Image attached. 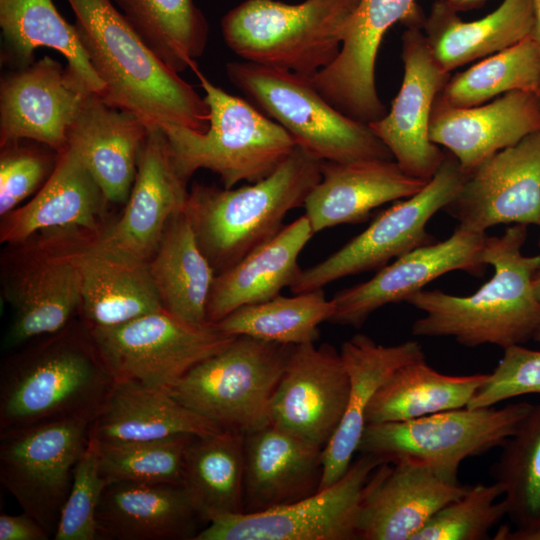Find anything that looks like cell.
Returning <instances> with one entry per match:
<instances>
[{
	"label": "cell",
	"mask_w": 540,
	"mask_h": 540,
	"mask_svg": "<svg viewBox=\"0 0 540 540\" xmlns=\"http://www.w3.org/2000/svg\"><path fill=\"white\" fill-rule=\"evenodd\" d=\"M486 233L458 225L447 239L411 250L380 268L368 281L337 292L332 298L331 323L360 328L379 308L423 290L433 280L452 271L479 275L486 266Z\"/></svg>",
	"instance_id": "cell-18"
},
{
	"label": "cell",
	"mask_w": 540,
	"mask_h": 540,
	"mask_svg": "<svg viewBox=\"0 0 540 540\" xmlns=\"http://www.w3.org/2000/svg\"><path fill=\"white\" fill-rule=\"evenodd\" d=\"M538 227H539V229H540V223H539ZM538 246H539V248H540V234H539Z\"/></svg>",
	"instance_id": "cell-52"
},
{
	"label": "cell",
	"mask_w": 540,
	"mask_h": 540,
	"mask_svg": "<svg viewBox=\"0 0 540 540\" xmlns=\"http://www.w3.org/2000/svg\"><path fill=\"white\" fill-rule=\"evenodd\" d=\"M191 69L205 92L209 126L204 132L161 126L179 174L189 181L195 171L207 169L224 188L271 175L297 146L292 136L248 101L214 85L197 63Z\"/></svg>",
	"instance_id": "cell-5"
},
{
	"label": "cell",
	"mask_w": 540,
	"mask_h": 540,
	"mask_svg": "<svg viewBox=\"0 0 540 540\" xmlns=\"http://www.w3.org/2000/svg\"><path fill=\"white\" fill-rule=\"evenodd\" d=\"M292 347L236 336L167 392L223 430L253 432L271 424V401Z\"/></svg>",
	"instance_id": "cell-8"
},
{
	"label": "cell",
	"mask_w": 540,
	"mask_h": 540,
	"mask_svg": "<svg viewBox=\"0 0 540 540\" xmlns=\"http://www.w3.org/2000/svg\"><path fill=\"white\" fill-rule=\"evenodd\" d=\"M144 44L181 73L206 48L209 27L193 0H113Z\"/></svg>",
	"instance_id": "cell-38"
},
{
	"label": "cell",
	"mask_w": 540,
	"mask_h": 540,
	"mask_svg": "<svg viewBox=\"0 0 540 540\" xmlns=\"http://www.w3.org/2000/svg\"><path fill=\"white\" fill-rule=\"evenodd\" d=\"M340 354L349 377V396L342 421L323 449L320 490L337 482L349 469L366 427L367 408L376 392L400 367L426 359L417 341L385 346L361 333L346 340Z\"/></svg>",
	"instance_id": "cell-29"
},
{
	"label": "cell",
	"mask_w": 540,
	"mask_h": 540,
	"mask_svg": "<svg viewBox=\"0 0 540 540\" xmlns=\"http://www.w3.org/2000/svg\"><path fill=\"white\" fill-rule=\"evenodd\" d=\"M334 309L333 300L320 288L242 306L215 325L228 335L295 346L315 343L319 325L331 319Z\"/></svg>",
	"instance_id": "cell-39"
},
{
	"label": "cell",
	"mask_w": 540,
	"mask_h": 540,
	"mask_svg": "<svg viewBox=\"0 0 540 540\" xmlns=\"http://www.w3.org/2000/svg\"><path fill=\"white\" fill-rule=\"evenodd\" d=\"M81 44L111 106L131 112L149 127L166 124L204 132L209 109L179 73L144 44L111 0H67Z\"/></svg>",
	"instance_id": "cell-2"
},
{
	"label": "cell",
	"mask_w": 540,
	"mask_h": 540,
	"mask_svg": "<svg viewBox=\"0 0 540 540\" xmlns=\"http://www.w3.org/2000/svg\"><path fill=\"white\" fill-rule=\"evenodd\" d=\"M221 430L167 391L148 388L134 381L115 380L101 410L91 422L90 439L100 442L152 441Z\"/></svg>",
	"instance_id": "cell-33"
},
{
	"label": "cell",
	"mask_w": 540,
	"mask_h": 540,
	"mask_svg": "<svg viewBox=\"0 0 540 540\" xmlns=\"http://www.w3.org/2000/svg\"><path fill=\"white\" fill-rule=\"evenodd\" d=\"M0 27L1 62L12 70L29 66L35 61L34 51L47 47L63 55L67 70L88 91L104 92L75 25L62 17L52 0H0Z\"/></svg>",
	"instance_id": "cell-34"
},
{
	"label": "cell",
	"mask_w": 540,
	"mask_h": 540,
	"mask_svg": "<svg viewBox=\"0 0 540 540\" xmlns=\"http://www.w3.org/2000/svg\"><path fill=\"white\" fill-rule=\"evenodd\" d=\"M401 58L400 90L389 112L369 126L405 173L429 181L446 156L430 140L429 124L434 101L450 73L438 65L419 27L403 32Z\"/></svg>",
	"instance_id": "cell-16"
},
{
	"label": "cell",
	"mask_w": 540,
	"mask_h": 540,
	"mask_svg": "<svg viewBox=\"0 0 540 540\" xmlns=\"http://www.w3.org/2000/svg\"><path fill=\"white\" fill-rule=\"evenodd\" d=\"M527 226L514 224L487 236L483 260L493 275L475 293L456 296L421 290L406 302L424 312L412 324L419 337H448L466 347L495 345L503 350L533 339L540 325V302L533 278L539 255H524Z\"/></svg>",
	"instance_id": "cell-1"
},
{
	"label": "cell",
	"mask_w": 540,
	"mask_h": 540,
	"mask_svg": "<svg viewBox=\"0 0 540 540\" xmlns=\"http://www.w3.org/2000/svg\"><path fill=\"white\" fill-rule=\"evenodd\" d=\"M540 394V351L514 345L504 353L467 407L481 408L523 395Z\"/></svg>",
	"instance_id": "cell-46"
},
{
	"label": "cell",
	"mask_w": 540,
	"mask_h": 540,
	"mask_svg": "<svg viewBox=\"0 0 540 540\" xmlns=\"http://www.w3.org/2000/svg\"><path fill=\"white\" fill-rule=\"evenodd\" d=\"M5 144L0 153V215L5 216L40 190L55 169L58 153L47 148Z\"/></svg>",
	"instance_id": "cell-45"
},
{
	"label": "cell",
	"mask_w": 540,
	"mask_h": 540,
	"mask_svg": "<svg viewBox=\"0 0 540 540\" xmlns=\"http://www.w3.org/2000/svg\"><path fill=\"white\" fill-rule=\"evenodd\" d=\"M469 486L408 462L379 465L368 481L358 519V539L413 540L444 506Z\"/></svg>",
	"instance_id": "cell-22"
},
{
	"label": "cell",
	"mask_w": 540,
	"mask_h": 540,
	"mask_svg": "<svg viewBox=\"0 0 540 540\" xmlns=\"http://www.w3.org/2000/svg\"><path fill=\"white\" fill-rule=\"evenodd\" d=\"M148 132L141 118L90 92L67 131V146L77 152L110 203H125Z\"/></svg>",
	"instance_id": "cell-26"
},
{
	"label": "cell",
	"mask_w": 540,
	"mask_h": 540,
	"mask_svg": "<svg viewBox=\"0 0 540 540\" xmlns=\"http://www.w3.org/2000/svg\"><path fill=\"white\" fill-rule=\"evenodd\" d=\"M202 522L181 484L109 483L96 512L100 539L195 540Z\"/></svg>",
	"instance_id": "cell-30"
},
{
	"label": "cell",
	"mask_w": 540,
	"mask_h": 540,
	"mask_svg": "<svg viewBox=\"0 0 540 540\" xmlns=\"http://www.w3.org/2000/svg\"><path fill=\"white\" fill-rule=\"evenodd\" d=\"M512 91L540 95V47L533 35L450 76L434 103L468 108Z\"/></svg>",
	"instance_id": "cell-40"
},
{
	"label": "cell",
	"mask_w": 540,
	"mask_h": 540,
	"mask_svg": "<svg viewBox=\"0 0 540 540\" xmlns=\"http://www.w3.org/2000/svg\"><path fill=\"white\" fill-rule=\"evenodd\" d=\"M303 215L236 264L216 274L207 305V322L216 324L234 310L272 299L290 287L302 269L298 258L314 235Z\"/></svg>",
	"instance_id": "cell-31"
},
{
	"label": "cell",
	"mask_w": 540,
	"mask_h": 540,
	"mask_svg": "<svg viewBox=\"0 0 540 540\" xmlns=\"http://www.w3.org/2000/svg\"><path fill=\"white\" fill-rule=\"evenodd\" d=\"M49 533L29 514L0 515V540H48Z\"/></svg>",
	"instance_id": "cell-47"
},
{
	"label": "cell",
	"mask_w": 540,
	"mask_h": 540,
	"mask_svg": "<svg viewBox=\"0 0 540 540\" xmlns=\"http://www.w3.org/2000/svg\"><path fill=\"white\" fill-rule=\"evenodd\" d=\"M109 203L77 152L67 146L34 198L2 217L0 241L17 244L48 230L99 234Z\"/></svg>",
	"instance_id": "cell-27"
},
{
	"label": "cell",
	"mask_w": 540,
	"mask_h": 540,
	"mask_svg": "<svg viewBox=\"0 0 540 540\" xmlns=\"http://www.w3.org/2000/svg\"><path fill=\"white\" fill-rule=\"evenodd\" d=\"M425 18L417 0H360L338 56L311 83L346 116L368 125L380 120L387 114L375 81L382 39L397 22L422 28Z\"/></svg>",
	"instance_id": "cell-15"
},
{
	"label": "cell",
	"mask_w": 540,
	"mask_h": 540,
	"mask_svg": "<svg viewBox=\"0 0 540 540\" xmlns=\"http://www.w3.org/2000/svg\"><path fill=\"white\" fill-rule=\"evenodd\" d=\"M487 0H444L446 5L456 13L480 8Z\"/></svg>",
	"instance_id": "cell-49"
},
{
	"label": "cell",
	"mask_w": 540,
	"mask_h": 540,
	"mask_svg": "<svg viewBox=\"0 0 540 540\" xmlns=\"http://www.w3.org/2000/svg\"><path fill=\"white\" fill-rule=\"evenodd\" d=\"M540 131V99L512 91L468 108L433 104L430 140L449 150L465 176L485 160Z\"/></svg>",
	"instance_id": "cell-23"
},
{
	"label": "cell",
	"mask_w": 540,
	"mask_h": 540,
	"mask_svg": "<svg viewBox=\"0 0 540 540\" xmlns=\"http://www.w3.org/2000/svg\"><path fill=\"white\" fill-rule=\"evenodd\" d=\"M495 539L501 540H540V527L531 530H511L507 526L501 527Z\"/></svg>",
	"instance_id": "cell-48"
},
{
	"label": "cell",
	"mask_w": 540,
	"mask_h": 540,
	"mask_svg": "<svg viewBox=\"0 0 540 540\" xmlns=\"http://www.w3.org/2000/svg\"><path fill=\"white\" fill-rule=\"evenodd\" d=\"M177 171L161 126H150L137 163V173L123 214L99 234L96 245L148 262L168 221L184 212L189 191Z\"/></svg>",
	"instance_id": "cell-20"
},
{
	"label": "cell",
	"mask_w": 540,
	"mask_h": 540,
	"mask_svg": "<svg viewBox=\"0 0 540 540\" xmlns=\"http://www.w3.org/2000/svg\"><path fill=\"white\" fill-rule=\"evenodd\" d=\"M89 329L115 380L163 391L236 337L215 324H188L164 309L120 325Z\"/></svg>",
	"instance_id": "cell-12"
},
{
	"label": "cell",
	"mask_w": 540,
	"mask_h": 540,
	"mask_svg": "<svg viewBox=\"0 0 540 540\" xmlns=\"http://www.w3.org/2000/svg\"><path fill=\"white\" fill-rule=\"evenodd\" d=\"M88 93L67 68L49 56L2 75L0 146L29 140L62 153L67 131Z\"/></svg>",
	"instance_id": "cell-21"
},
{
	"label": "cell",
	"mask_w": 540,
	"mask_h": 540,
	"mask_svg": "<svg viewBox=\"0 0 540 540\" xmlns=\"http://www.w3.org/2000/svg\"><path fill=\"white\" fill-rule=\"evenodd\" d=\"M528 402L463 407L413 420L366 425L357 453L383 463L408 462L458 481L461 463L502 445L532 409Z\"/></svg>",
	"instance_id": "cell-9"
},
{
	"label": "cell",
	"mask_w": 540,
	"mask_h": 540,
	"mask_svg": "<svg viewBox=\"0 0 540 540\" xmlns=\"http://www.w3.org/2000/svg\"><path fill=\"white\" fill-rule=\"evenodd\" d=\"M349 377L332 345L292 347L270 406L272 425L325 448L344 416Z\"/></svg>",
	"instance_id": "cell-17"
},
{
	"label": "cell",
	"mask_w": 540,
	"mask_h": 540,
	"mask_svg": "<svg viewBox=\"0 0 540 540\" xmlns=\"http://www.w3.org/2000/svg\"><path fill=\"white\" fill-rule=\"evenodd\" d=\"M501 486L477 483L464 495L440 509L413 540H483L507 515V504L497 499Z\"/></svg>",
	"instance_id": "cell-43"
},
{
	"label": "cell",
	"mask_w": 540,
	"mask_h": 540,
	"mask_svg": "<svg viewBox=\"0 0 540 540\" xmlns=\"http://www.w3.org/2000/svg\"><path fill=\"white\" fill-rule=\"evenodd\" d=\"M243 513L292 504L320 490L323 448L272 424L244 434Z\"/></svg>",
	"instance_id": "cell-24"
},
{
	"label": "cell",
	"mask_w": 540,
	"mask_h": 540,
	"mask_svg": "<svg viewBox=\"0 0 540 540\" xmlns=\"http://www.w3.org/2000/svg\"><path fill=\"white\" fill-rule=\"evenodd\" d=\"M360 0H245L221 19L227 47L244 61L311 79L338 56Z\"/></svg>",
	"instance_id": "cell-6"
},
{
	"label": "cell",
	"mask_w": 540,
	"mask_h": 540,
	"mask_svg": "<svg viewBox=\"0 0 540 540\" xmlns=\"http://www.w3.org/2000/svg\"><path fill=\"white\" fill-rule=\"evenodd\" d=\"M444 210L460 226L481 233L499 224L538 226L540 131L481 163Z\"/></svg>",
	"instance_id": "cell-19"
},
{
	"label": "cell",
	"mask_w": 540,
	"mask_h": 540,
	"mask_svg": "<svg viewBox=\"0 0 540 540\" xmlns=\"http://www.w3.org/2000/svg\"><path fill=\"white\" fill-rule=\"evenodd\" d=\"M90 425L65 419L0 432V482L52 538Z\"/></svg>",
	"instance_id": "cell-13"
},
{
	"label": "cell",
	"mask_w": 540,
	"mask_h": 540,
	"mask_svg": "<svg viewBox=\"0 0 540 540\" xmlns=\"http://www.w3.org/2000/svg\"><path fill=\"white\" fill-rule=\"evenodd\" d=\"M488 374H443L426 359L405 364L376 392L366 411V425L408 421L466 407Z\"/></svg>",
	"instance_id": "cell-37"
},
{
	"label": "cell",
	"mask_w": 540,
	"mask_h": 540,
	"mask_svg": "<svg viewBox=\"0 0 540 540\" xmlns=\"http://www.w3.org/2000/svg\"><path fill=\"white\" fill-rule=\"evenodd\" d=\"M107 485L99 470L98 455L89 444L75 470L71 489L61 512L54 540H97L96 512Z\"/></svg>",
	"instance_id": "cell-44"
},
{
	"label": "cell",
	"mask_w": 540,
	"mask_h": 540,
	"mask_svg": "<svg viewBox=\"0 0 540 540\" xmlns=\"http://www.w3.org/2000/svg\"><path fill=\"white\" fill-rule=\"evenodd\" d=\"M465 178L457 159L446 154L435 175L419 192L384 210L363 232L326 259L302 269L290 291H312L349 275L380 269L391 259L433 243L427 223L453 201Z\"/></svg>",
	"instance_id": "cell-11"
},
{
	"label": "cell",
	"mask_w": 540,
	"mask_h": 540,
	"mask_svg": "<svg viewBox=\"0 0 540 540\" xmlns=\"http://www.w3.org/2000/svg\"><path fill=\"white\" fill-rule=\"evenodd\" d=\"M114 382L89 327L72 321L2 363L0 432L65 419L92 422Z\"/></svg>",
	"instance_id": "cell-3"
},
{
	"label": "cell",
	"mask_w": 540,
	"mask_h": 540,
	"mask_svg": "<svg viewBox=\"0 0 540 540\" xmlns=\"http://www.w3.org/2000/svg\"><path fill=\"white\" fill-rule=\"evenodd\" d=\"M77 230H48L13 248L3 261V294L13 316L3 347L16 349L68 326L80 311Z\"/></svg>",
	"instance_id": "cell-10"
},
{
	"label": "cell",
	"mask_w": 540,
	"mask_h": 540,
	"mask_svg": "<svg viewBox=\"0 0 540 540\" xmlns=\"http://www.w3.org/2000/svg\"><path fill=\"white\" fill-rule=\"evenodd\" d=\"M533 285H534V290H535L536 297H537L538 301L540 302V266H539V268L536 270V272L534 274ZM533 339L540 343V325H539Z\"/></svg>",
	"instance_id": "cell-51"
},
{
	"label": "cell",
	"mask_w": 540,
	"mask_h": 540,
	"mask_svg": "<svg viewBox=\"0 0 540 540\" xmlns=\"http://www.w3.org/2000/svg\"><path fill=\"white\" fill-rule=\"evenodd\" d=\"M192 436L180 434L161 440L135 442L90 441L107 484H181L184 453Z\"/></svg>",
	"instance_id": "cell-42"
},
{
	"label": "cell",
	"mask_w": 540,
	"mask_h": 540,
	"mask_svg": "<svg viewBox=\"0 0 540 540\" xmlns=\"http://www.w3.org/2000/svg\"><path fill=\"white\" fill-rule=\"evenodd\" d=\"M428 181L405 173L394 159L322 161L321 178L304 203L314 233L361 223L383 204L408 198Z\"/></svg>",
	"instance_id": "cell-25"
},
{
	"label": "cell",
	"mask_w": 540,
	"mask_h": 540,
	"mask_svg": "<svg viewBox=\"0 0 540 540\" xmlns=\"http://www.w3.org/2000/svg\"><path fill=\"white\" fill-rule=\"evenodd\" d=\"M77 231L74 254L81 274L82 320L90 328L111 327L163 309L148 262L96 245Z\"/></svg>",
	"instance_id": "cell-28"
},
{
	"label": "cell",
	"mask_w": 540,
	"mask_h": 540,
	"mask_svg": "<svg viewBox=\"0 0 540 540\" xmlns=\"http://www.w3.org/2000/svg\"><path fill=\"white\" fill-rule=\"evenodd\" d=\"M534 5V17H535V26H534V32L533 36L538 42V45L540 47V0H533ZM540 99V95H539Z\"/></svg>",
	"instance_id": "cell-50"
},
{
	"label": "cell",
	"mask_w": 540,
	"mask_h": 540,
	"mask_svg": "<svg viewBox=\"0 0 540 540\" xmlns=\"http://www.w3.org/2000/svg\"><path fill=\"white\" fill-rule=\"evenodd\" d=\"M243 443L244 434L221 430L193 435L187 444L181 485L207 524L243 513Z\"/></svg>",
	"instance_id": "cell-36"
},
{
	"label": "cell",
	"mask_w": 540,
	"mask_h": 540,
	"mask_svg": "<svg viewBox=\"0 0 540 540\" xmlns=\"http://www.w3.org/2000/svg\"><path fill=\"white\" fill-rule=\"evenodd\" d=\"M148 269L165 311L191 325L209 324L207 305L216 272L185 212L168 221Z\"/></svg>",
	"instance_id": "cell-35"
},
{
	"label": "cell",
	"mask_w": 540,
	"mask_h": 540,
	"mask_svg": "<svg viewBox=\"0 0 540 540\" xmlns=\"http://www.w3.org/2000/svg\"><path fill=\"white\" fill-rule=\"evenodd\" d=\"M491 474L502 488L515 529L540 527V403L502 445Z\"/></svg>",
	"instance_id": "cell-41"
},
{
	"label": "cell",
	"mask_w": 540,
	"mask_h": 540,
	"mask_svg": "<svg viewBox=\"0 0 540 540\" xmlns=\"http://www.w3.org/2000/svg\"><path fill=\"white\" fill-rule=\"evenodd\" d=\"M383 462L360 454L334 484L289 505L212 520L195 540H354L369 479Z\"/></svg>",
	"instance_id": "cell-14"
},
{
	"label": "cell",
	"mask_w": 540,
	"mask_h": 540,
	"mask_svg": "<svg viewBox=\"0 0 540 540\" xmlns=\"http://www.w3.org/2000/svg\"><path fill=\"white\" fill-rule=\"evenodd\" d=\"M322 160L300 146L268 177L238 188L194 183L185 214L216 274L275 237L321 178Z\"/></svg>",
	"instance_id": "cell-4"
},
{
	"label": "cell",
	"mask_w": 540,
	"mask_h": 540,
	"mask_svg": "<svg viewBox=\"0 0 540 540\" xmlns=\"http://www.w3.org/2000/svg\"><path fill=\"white\" fill-rule=\"evenodd\" d=\"M533 0H503L488 15L463 21L444 0H435L422 31L427 45L446 72L501 52L533 35Z\"/></svg>",
	"instance_id": "cell-32"
},
{
	"label": "cell",
	"mask_w": 540,
	"mask_h": 540,
	"mask_svg": "<svg viewBox=\"0 0 540 540\" xmlns=\"http://www.w3.org/2000/svg\"><path fill=\"white\" fill-rule=\"evenodd\" d=\"M226 73L230 82L282 126L298 146L318 159H393L368 124L336 109L310 79L244 60L228 62Z\"/></svg>",
	"instance_id": "cell-7"
}]
</instances>
